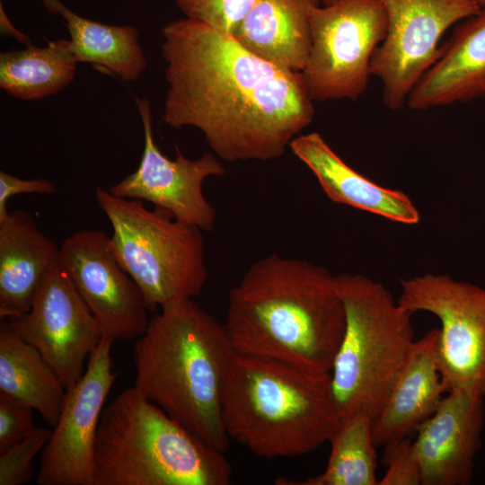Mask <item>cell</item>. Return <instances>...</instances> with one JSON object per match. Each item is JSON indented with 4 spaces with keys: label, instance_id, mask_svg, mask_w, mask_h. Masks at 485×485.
<instances>
[{
    "label": "cell",
    "instance_id": "6da1fadb",
    "mask_svg": "<svg viewBox=\"0 0 485 485\" xmlns=\"http://www.w3.org/2000/svg\"><path fill=\"white\" fill-rule=\"evenodd\" d=\"M162 36L163 120L199 129L220 160L276 159L312 123L315 109L301 72L266 61L194 19L168 23Z\"/></svg>",
    "mask_w": 485,
    "mask_h": 485
},
{
    "label": "cell",
    "instance_id": "7a4b0ae2",
    "mask_svg": "<svg viewBox=\"0 0 485 485\" xmlns=\"http://www.w3.org/2000/svg\"><path fill=\"white\" fill-rule=\"evenodd\" d=\"M224 324L237 353L331 373L346 313L336 276L273 253L252 263L232 288Z\"/></svg>",
    "mask_w": 485,
    "mask_h": 485
},
{
    "label": "cell",
    "instance_id": "3957f363",
    "mask_svg": "<svg viewBox=\"0 0 485 485\" xmlns=\"http://www.w3.org/2000/svg\"><path fill=\"white\" fill-rule=\"evenodd\" d=\"M224 323L192 299L172 302L150 318L133 348L135 387L209 445H229L223 398L235 354Z\"/></svg>",
    "mask_w": 485,
    "mask_h": 485
},
{
    "label": "cell",
    "instance_id": "277c9868",
    "mask_svg": "<svg viewBox=\"0 0 485 485\" xmlns=\"http://www.w3.org/2000/svg\"><path fill=\"white\" fill-rule=\"evenodd\" d=\"M223 420L230 439L269 459L313 452L341 421L331 373L237 352L225 380Z\"/></svg>",
    "mask_w": 485,
    "mask_h": 485
},
{
    "label": "cell",
    "instance_id": "5b68a950",
    "mask_svg": "<svg viewBox=\"0 0 485 485\" xmlns=\"http://www.w3.org/2000/svg\"><path fill=\"white\" fill-rule=\"evenodd\" d=\"M231 477L224 452L135 386L103 409L94 445V485H228Z\"/></svg>",
    "mask_w": 485,
    "mask_h": 485
},
{
    "label": "cell",
    "instance_id": "8992f818",
    "mask_svg": "<svg viewBox=\"0 0 485 485\" xmlns=\"http://www.w3.org/2000/svg\"><path fill=\"white\" fill-rule=\"evenodd\" d=\"M346 325L331 370L340 420L359 412L375 421L414 346L413 313L381 283L361 274L336 276Z\"/></svg>",
    "mask_w": 485,
    "mask_h": 485
},
{
    "label": "cell",
    "instance_id": "52a82bcc",
    "mask_svg": "<svg viewBox=\"0 0 485 485\" xmlns=\"http://www.w3.org/2000/svg\"><path fill=\"white\" fill-rule=\"evenodd\" d=\"M95 198L112 227L111 249L149 312L201 293L208 277L202 230L109 190L96 188Z\"/></svg>",
    "mask_w": 485,
    "mask_h": 485
},
{
    "label": "cell",
    "instance_id": "ba28073f",
    "mask_svg": "<svg viewBox=\"0 0 485 485\" xmlns=\"http://www.w3.org/2000/svg\"><path fill=\"white\" fill-rule=\"evenodd\" d=\"M384 0H336L311 14V48L301 72L313 101L357 100L387 32Z\"/></svg>",
    "mask_w": 485,
    "mask_h": 485
},
{
    "label": "cell",
    "instance_id": "9c48e42d",
    "mask_svg": "<svg viewBox=\"0 0 485 485\" xmlns=\"http://www.w3.org/2000/svg\"><path fill=\"white\" fill-rule=\"evenodd\" d=\"M397 301L413 314L427 312L440 321L436 360L447 391L485 398V288L427 273L401 279Z\"/></svg>",
    "mask_w": 485,
    "mask_h": 485
},
{
    "label": "cell",
    "instance_id": "30bf717a",
    "mask_svg": "<svg viewBox=\"0 0 485 485\" xmlns=\"http://www.w3.org/2000/svg\"><path fill=\"white\" fill-rule=\"evenodd\" d=\"M387 32L375 51L370 74L383 84V102L402 108L440 55L439 41L453 25L477 13L472 0H384Z\"/></svg>",
    "mask_w": 485,
    "mask_h": 485
},
{
    "label": "cell",
    "instance_id": "8fae6325",
    "mask_svg": "<svg viewBox=\"0 0 485 485\" xmlns=\"http://www.w3.org/2000/svg\"><path fill=\"white\" fill-rule=\"evenodd\" d=\"M59 266L96 319L102 336L134 340L150 318L142 291L115 256L110 237L99 230H81L59 247Z\"/></svg>",
    "mask_w": 485,
    "mask_h": 485
},
{
    "label": "cell",
    "instance_id": "7c38bea8",
    "mask_svg": "<svg viewBox=\"0 0 485 485\" xmlns=\"http://www.w3.org/2000/svg\"><path fill=\"white\" fill-rule=\"evenodd\" d=\"M115 340L102 336L81 379L66 390L64 406L41 451L38 485H94V445L105 400L118 375Z\"/></svg>",
    "mask_w": 485,
    "mask_h": 485
},
{
    "label": "cell",
    "instance_id": "4fadbf2b",
    "mask_svg": "<svg viewBox=\"0 0 485 485\" xmlns=\"http://www.w3.org/2000/svg\"><path fill=\"white\" fill-rule=\"evenodd\" d=\"M144 129V151L137 169L109 190L115 196L148 201L177 221L202 231H212L216 212L203 192L204 181L223 176L225 166L213 153L188 159L176 146L177 157L164 155L157 146L152 128L150 102L135 97Z\"/></svg>",
    "mask_w": 485,
    "mask_h": 485
},
{
    "label": "cell",
    "instance_id": "5bb4252c",
    "mask_svg": "<svg viewBox=\"0 0 485 485\" xmlns=\"http://www.w3.org/2000/svg\"><path fill=\"white\" fill-rule=\"evenodd\" d=\"M8 320L40 351L66 390L81 379L85 360L102 337L96 319L59 265L45 279L30 309Z\"/></svg>",
    "mask_w": 485,
    "mask_h": 485
},
{
    "label": "cell",
    "instance_id": "9a60e30c",
    "mask_svg": "<svg viewBox=\"0 0 485 485\" xmlns=\"http://www.w3.org/2000/svg\"><path fill=\"white\" fill-rule=\"evenodd\" d=\"M485 398L466 390L446 392L419 424L413 448L421 485H469L473 478L485 419Z\"/></svg>",
    "mask_w": 485,
    "mask_h": 485
},
{
    "label": "cell",
    "instance_id": "2e32d148",
    "mask_svg": "<svg viewBox=\"0 0 485 485\" xmlns=\"http://www.w3.org/2000/svg\"><path fill=\"white\" fill-rule=\"evenodd\" d=\"M485 95V5L457 23L406 105L426 110Z\"/></svg>",
    "mask_w": 485,
    "mask_h": 485
},
{
    "label": "cell",
    "instance_id": "e0dca14e",
    "mask_svg": "<svg viewBox=\"0 0 485 485\" xmlns=\"http://www.w3.org/2000/svg\"><path fill=\"white\" fill-rule=\"evenodd\" d=\"M333 202L383 216L403 225H416L420 214L403 191L379 185L360 174L317 132L300 134L289 145Z\"/></svg>",
    "mask_w": 485,
    "mask_h": 485
},
{
    "label": "cell",
    "instance_id": "ac0fdd59",
    "mask_svg": "<svg viewBox=\"0 0 485 485\" xmlns=\"http://www.w3.org/2000/svg\"><path fill=\"white\" fill-rule=\"evenodd\" d=\"M59 265V247L24 210L9 211L0 222V317L25 313L51 271Z\"/></svg>",
    "mask_w": 485,
    "mask_h": 485
},
{
    "label": "cell",
    "instance_id": "d6986e66",
    "mask_svg": "<svg viewBox=\"0 0 485 485\" xmlns=\"http://www.w3.org/2000/svg\"><path fill=\"white\" fill-rule=\"evenodd\" d=\"M438 329L416 340L381 412L373 424L375 446L401 440L438 408L446 394L436 360Z\"/></svg>",
    "mask_w": 485,
    "mask_h": 485
},
{
    "label": "cell",
    "instance_id": "ffe728a7",
    "mask_svg": "<svg viewBox=\"0 0 485 485\" xmlns=\"http://www.w3.org/2000/svg\"><path fill=\"white\" fill-rule=\"evenodd\" d=\"M318 0H255L232 36L255 56L302 72L311 48V14Z\"/></svg>",
    "mask_w": 485,
    "mask_h": 485
},
{
    "label": "cell",
    "instance_id": "44dd1931",
    "mask_svg": "<svg viewBox=\"0 0 485 485\" xmlns=\"http://www.w3.org/2000/svg\"><path fill=\"white\" fill-rule=\"evenodd\" d=\"M66 389L40 351L8 321L0 324V395L31 406L50 427L60 417Z\"/></svg>",
    "mask_w": 485,
    "mask_h": 485
},
{
    "label": "cell",
    "instance_id": "7402d4cb",
    "mask_svg": "<svg viewBox=\"0 0 485 485\" xmlns=\"http://www.w3.org/2000/svg\"><path fill=\"white\" fill-rule=\"evenodd\" d=\"M46 9L60 15L70 35L75 60L104 67L126 82H135L146 68L138 42V31L131 25H110L73 12L59 0H42Z\"/></svg>",
    "mask_w": 485,
    "mask_h": 485
},
{
    "label": "cell",
    "instance_id": "603a6c76",
    "mask_svg": "<svg viewBox=\"0 0 485 485\" xmlns=\"http://www.w3.org/2000/svg\"><path fill=\"white\" fill-rule=\"evenodd\" d=\"M77 61L67 40L49 41L45 47L0 54V87L25 101L40 100L60 92L75 77Z\"/></svg>",
    "mask_w": 485,
    "mask_h": 485
},
{
    "label": "cell",
    "instance_id": "cb8c5ba5",
    "mask_svg": "<svg viewBox=\"0 0 485 485\" xmlns=\"http://www.w3.org/2000/svg\"><path fill=\"white\" fill-rule=\"evenodd\" d=\"M374 419L359 412L340 421L329 441L331 454L325 470L296 481L279 477L278 485H378L377 458L373 439Z\"/></svg>",
    "mask_w": 485,
    "mask_h": 485
},
{
    "label": "cell",
    "instance_id": "d4e9b609",
    "mask_svg": "<svg viewBox=\"0 0 485 485\" xmlns=\"http://www.w3.org/2000/svg\"><path fill=\"white\" fill-rule=\"evenodd\" d=\"M52 430L36 427L20 442L0 454V485H23L31 481L32 463L48 443Z\"/></svg>",
    "mask_w": 485,
    "mask_h": 485
},
{
    "label": "cell",
    "instance_id": "484cf974",
    "mask_svg": "<svg viewBox=\"0 0 485 485\" xmlns=\"http://www.w3.org/2000/svg\"><path fill=\"white\" fill-rule=\"evenodd\" d=\"M255 0H174L186 18L232 35Z\"/></svg>",
    "mask_w": 485,
    "mask_h": 485
},
{
    "label": "cell",
    "instance_id": "4316f807",
    "mask_svg": "<svg viewBox=\"0 0 485 485\" xmlns=\"http://www.w3.org/2000/svg\"><path fill=\"white\" fill-rule=\"evenodd\" d=\"M386 472L378 485H421V472L408 437L384 445Z\"/></svg>",
    "mask_w": 485,
    "mask_h": 485
},
{
    "label": "cell",
    "instance_id": "83f0119b",
    "mask_svg": "<svg viewBox=\"0 0 485 485\" xmlns=\"http://www.w3.org/2000/svg\"><path fill=\"white\" fill-rule=\"evenodd\" d=\"M33 411L29 405L0 395V454L20 442L36 428Z\"/></svg>",
    "mask_w": 485,
    "mask_h": 485
},
{
    "label": "cell",
    "instance_id": "f1b7e54d",
    "mask_svg": "<svg viewBox=\"0 0 485 485\" xmlns=\"http://www.w3.org/2000/svg\"><path fill=\"white\" fill-rule=\"evenodd\" d=\"M56 192V186L48 180L21 179L9 174L4 171L0 172V222L4 221L9 211L7 209V200L18 194H53Z\"/></svg>",
    "mask_w": 485,
    "mask_h": 485
},
{
    "label": "cell",
    "instance_id": "f546056e",
    "mask_svg": "<svg viewBox=\"0 0 485 485\" xmlns=\"http://www.w3.org/2000/svg\"><path fill=\"white\" fill-rule=\"evenodd\" d=\"M0 9H1V11H0V13H1L0 14V16H1V27H2V30L4 31V32L16 37L18 40H20L22 42L27 44L29 42L28 40H28L27 37L25 35H23L22 33H21L20 31H16L13 27L10 21L8 20L7 15L5 14V13H4V9H3L2 4L0 5Z\"/></svg>",
    "mask_w": 485,
    "mask_h": 485
},
{
    "label": "cell",
    "instance_id": "4dcf8cb0",
    "mask_svg": "<svg viewBox=\"0 0 485 485\" xmlns=\"http://www.w3.org/2000/svg\"><path fill=\"white\" fill-rule=\"evenodd\" d=\"M320 3H322V4H331L333 3L334 1L336 0H318Z\"/></svg>",
    "mask_w": 485,
    "mask_h": 485
},
{
    "label": "cell",
    "instance_id": "1f68e13d",
    "mask_svg": "<svg viewBox=\"0 0 485 485\" xmlns=\"http://www.w3.org/2000/svg\"><path fill=\"white\" fill-rule=\"evenodd\" d=\"M477 4H479L481 7L485 5V0H472Z\"/></svg>",
    "mask_w": 485,
    "mask_h": 485
}]
</instances>
